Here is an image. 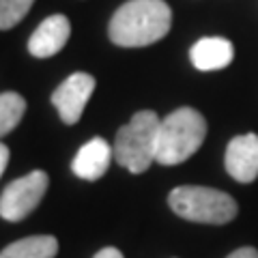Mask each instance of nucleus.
Returning <instances> with one entry per match:
<instances>
[{"label":"nucleus","instance_id":"obj_1","mask_svg":"<svg viewBox=\"0 0 258 258\" xmlns=\"http://www.w3.org/2000/svg\"><path fill=\"white\" fill-rule=\"evenodd\" d=\"M170 24L172 11L164 0H129L112 15L108 35L118 47H144L164 39Z\"/></svg>","mask_w":258,"mask_h":258},{"label":"nucleus","instance_id":"obj_2","mask_svg":"<svg viewBox=\"0 0 258 258\" xmlns=\"http://www.w3.org/2000/svg\"><path fill=\"white\" fill-rule=\"evenodd\" d=\"M207 120L194 108H179L161 118L157 155L161 166H176L189 159L205 142Z\"/></svg>","mask_w":258,"mask_h":258},{"label":"nucleus","instance_id":"obj_3","mask_svg":"<svg viewBox=\"0 0 258 258\" xmlns=\"http://www.w3.org/2000/svg\"><path fill=\"white\" fill-rule=\"evenodd\" d=\"M159 125L161 118L153 110L136 112L132 120L116 132L114 147H112L116 164L134 174L147 172L157 155Z\"/></svg>","mask_w":258,"mask_h":258},{"label":"nucleus","instance_id":"obj_4","mask_svg":"<svg viewBox=\"0 0 258 258\" xmlns=\"http://www.w3.org/2000/svg\"><path fill=\"white\" fill-rule=\"evenodd\" d=\"M168 205L179 217L198 224H228L239 213V207L232 196L213 187H200V185L174 187L168 196Z\"/></svg>","mask_w":258,"mask_h":258},{"label":"nucleus","instance_id":"obj_5","mask_svg":"<svg viewBox=\"0 0 258 258\" xmlns=\"http://www.w3.org/2000/svg\"><path fill=\"white\" fill-rule=\"evenodd\" d=\"M50 179L43 170H32L11 181L0 194V217L7 222H22L43 200Z\"/></svg>","mask_w":258,"mask_h":258},{"label":"nucleus","instance_id":"obj_6","mask_svg":"<svg viewBox=\"0 0 258 258\" xmlns=\"http://www.w3.org/2000/svg\"><path fill=\"white\" fill-rule=\"evenodd\" d=\"M95 91V78L84 71L71 74L64 82L52 93V103L58 110L60 118L67 125H76L82 118L88 99Z\"/></svg>","mask_w":258,"mask_h":258},{"label":"nucleus","instance_id":"obj_7","mask_svg":"<svg viewBox=\"0 0 258 258\" xmlns=\"http://www.w3.org/2000/svg\"><path fill=\"white\" fill-rule=\"evenodd\" d=\"M226 170L239 183H252L258 176V136L243 134L228 142L224 157Z\"/></svg>","mask_w":258,"mask_h":258},{"label":"nucleus","instance_id":"obj_8","mask_svg":"<svg viewBox=\"0 0 258 258\" xmlns=\"http://www.w3.org/2000/svg\"><path fill=\"white\" fill-rule=\"evenodd\" d=\"M71 35V24L64 15H50L43 20L35 32L28 39V52L37 58H50V56L58 54L64 43L69 41Z\"/></svg>","mask_w":258,"mask_h":258},{"label":"nucleus","instance_id":"obj_9","mask_svg":"<svg viewBox=\"0 0 258 258\" xmlns=\"http://www.w3.org/2000/svg\"><path fill=\"white\" fill-rule=\"evenodd\" d=\"M112 157L114 153H112L110 144L103 138H93L78 151V155L71 161V170L84 181H97L106 174Z\"/></svg>","mask_w":258,"mask_h":258},{"label":"nucleus","instance_id":"obj_10","mask_svg":"<svg viewBox=\"0 0 258 258\" xmlns=\"http://www.w3.org/2000/svg\"><path fill=\"white\" fill-rule=\"evenodd\" d=\"M189 58L198 71H217L232 62L235 47L224 37H205L191 45Z\"/></svg>","mask_w":258,"mask_h":258},{"label":"nucleus","instance_id":"obj_11","mask_svg":"<svg viewBox=\"0 0 258 258\" xmlns=\"http://www.w3.org/2000/svg\"><path fill=\"white\" fill-rule=\"evenodd\" d=\"M56 252H58V241L52 235H37L7 245L0 252V258H54Z\"/></svg>","mask_w":258,"mask_h":258},{"label":"nucleus","instance_id":"obj_12","mask_svg":"<svg viewBox=\"0 0 258 258\" xmlns=\"http://www.w3.org/2000/svg\"><path fill=\"white\" fill-rule=\"evenodd\" d=\"M26 112V101L20 93H0V138L13 132Z\"/></svg>","mask_w":258,"mask_h":258},{"label":"nucleus","instance_id":"obj_13","mask_svg":"<svg viewBox=\"0 0 258 258\" xmlns=\"http://www.w3.org/2000/svg\"><path fill=\"white\" fill-rule=\"evenodd\" d=\"M35 0H0V30H9L24 20Z\"/></svg>","mask_w":258,"mask_h":258},{"label":"nucleus","instance_id":"obj_14","mask_svg":"<svg viewBox=\"0 0 258 258\" xmlns=\"http://www.w3.org/2000/svg\"><path fill=\"white\" fill-rule=\"evenodd\" d=\"M226 258H258V249H254V247H239Z\"/></svg>","mask_w":258,"mask_h":258},{"label":"nucleus","instance_id":"obj_15","mask_svg":"<svg viewBox=\"0 0 258 258\" xmlns=\"http://www.w3.org/2000/svg\"><path fill=\"white\" fill-rule=\"evenodd\" d=\"M95 258H123V254H120L116 247H103L95 254Z\"/></svg>","mask_w":258,"mask_h":258},{"label":"nucleus","instance_id":"obj_16","mask_svg":"<svg viewBox=\"0 0 258 258\" xmlns=\"http://www.w3.org/2000/svg\"><path fill=\"white\" fill-rule=\"evenodd\" d=\"M9 157H11V153H9V149L5 147L3 142H0V176H3V172H5V168H7V164H9Z\"/></svg>","mask_w":258,"mask_h":258}]
</instances>
